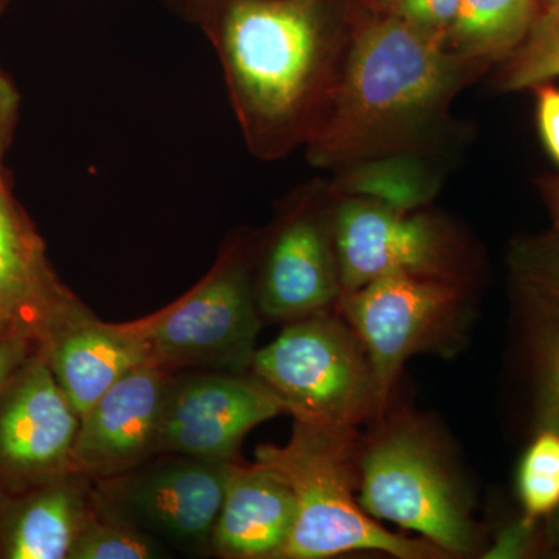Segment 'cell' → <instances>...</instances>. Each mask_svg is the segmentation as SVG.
<instances>
[{"label":"cell","instance_id":"cell-1","mask_svg":"<svg viewBox=\"0 0 559 559\" xmlns=\"http://www.w3.org/2000/svg\"><path fill=\"white\" fill-rule=\"evenodd\" d=\"M485 69L395 14L359 25L305 145L308 159L348 170L428 148L454 98Z\"/></svg>","mask_w":559,"mask_h":559},{"label":"cell","instance_id":"cell-2","mask_svg":"<svg viewBox=\"0 0 559 559\" xmlns=\"http://www.w3.org/2000/svg\"><path fill=\"white\" fill-rule=\"evenodd\" d=\"M250 153L274 160L307 145L347 50L325 0H223L201 22Z\"/></svg>","mask_w":559,"mask_h":559},{"label":"cell","instance_id":"cell-3","mask_svg":"<svg viewBox=\"0 0 559 559\" xmlns=\"http://www.w3.org/2000/svg\"><path fill=\"white\" fill-rule=\"evenodd\" d=\"M356 429L294 419L285 447H260L255 463L280 477L296 499V521L282 559H325L352 551H381L400 559L447 557L426 539L389 532L358 500Z\"/></svg>","mask_w":559,"mask_h":559},{"label":"cell","instance_id":"cell-4","mask_svg":"<svg viewBox=\"0 0 559 559\" xmlns=\"http://www.w3.org/2000/svg\"><path fill=\"white\" fill-rule=\"evenodd\" d=\"M250 369L300 421L356 429L384 411L366 349L329 310L293 320Z\"/></svg>","mask_w":559,"mask_h":559},{"label":"cell","instance_id":"cell-5","mask_svg":"<svg viewBox=\"0 0 559 559\" xmlns=\"http://www.w3.org/2000/svg\"><path fill=\"white\" fill-rule=\"evenodd\" d=\"M358 500L373 520L418 533L447 555L471 554L476 528L436 443L423 429L392 425L359 447Z\"/></svg>","mask_w":559,"mask_h":559},{"label":"cell","instance_id":"cell-6","mask_svg":"<svg viewBox=\"0 0 559 559\" xmlns=\"http://www.w3.org/2000/svg\"><path fill=\"white\" fill-rule=\"evenodd\" d=\"M260 316L248 250L234 245L186 296L131 323L151 362L164 369L210 367L245 373L255 356Z\"/></svg>","mask_w":559,"mask_h":559},{"label":"cell","instance_id":"cell-7","mask_svg":"<svg viewBox=\"0 0 559 559\" xmlns=\"http://www.w3.org/2000/svg\"><path fill=\"white\" fill-rule=\"evenodd\" d=\"M463 301L462 283L411 274L342 293L337 308L366 349L382 409L406 360L451 336Z\"/></svg>","mask_w":559,"mask_h":559},{"label":"cell","instance_id":"cell-8","mask_svg":"<svg viewBox=\"0 0 559 559\" xmlns=\"http://www.w3.org/2000/svg\"><path fill=\"white\" fill-rule=\"evenodd\" d=\"M330 218L342 293L395 274L460 282L459 242L436 216L340 194L330 204Z\"/></svg>","mask_w":559,"mask_h":559},{"label":"cell","instance_id":"cell-9","mask_svg":"<svg viewBox=\"0 0 559 559\" xmlns=\"http://www.w3.org/2000/svg\"><path fill=\"white\" fill-rule=\"evenodd\" d=\"M231 460L179 455L105 480L117 520L186 547L212 543Z\"/></svg>","mask_w":559,"mask_h":559},{"label":"cell","instance_id":"cell-10","mask_svg":"<svg viewBox=\"0 0 559 559\" xmlns=\"http://www.w3.org/2000/svg\"><path fill=\"white\" fill-rule=\"evenodd\" d=\"M80 421L46 359L28 356L0 392V481L35 487L73 473Z\"/></svg>","mask_w":559,"mask_h":559},{"label":"cell","instance_id":"cell-11","mask_svg":"<svg viewBox=\"0 0 559 559\" xmlns=\"http://www.w3.org/2000/svg\"><path fill=\"white\" fill-rule=\"evenodd\" d=\"M193 374L171 381L162 411L159 452L234 460L250 430L286 412L255 374Z\"/></svg>","mask_w":559,"mask_h":559},{"label":"cell","instance_id":"cell-12","mask_svg":"<svg viewBox=\"0 0 559 559\" xmlns=\"http://www.w3.org/2000/svg\"><path fill=\"white\" fill-rule=\"evenodd\" d=\"M304 198L282 221L267 246L255 283L260 314L297 320L329 310L342 296L330 205Z\"/></svg>","mask_w":559,"mask_h":559},{"label":"cell","instance_id":"cell-13","mask_svg":"<svg viewBox=\"0 0 559 559\" xmlns=\"http://www.w3.org/2000/svg\"><path fill=\"white\" fill-rule=\"evenodd\" d=\"M170 370L145 362L124 374L81 418L73 473L108 479L143 465L159 452Z\"/></svg>","mask_w":559,"mask_h":559},{"label":"cell","instance_id":"cell-14","mask_svg":"<svg viewBox=\"0 0 559 559\" xmlns=\"http://www.w3.org/2000/svg\"><path fill=\"white\" fill-rule=\"evenodd\" d=\"M36 348L80 419L124 374L151 360L132 323L102 322L80 301L51 320Z\"/></svg>","mask_w":559,"mask_h":559},{"label":"cell","instance_id":"cell-15","mask_svg":"<svg viewBox=\"0 0 559 559\" xmlns=\"http://www.w3.org/2000/svg\"><path fill=\"white\" fill-rule=\"evenodd\" d=\"M46 255V246L7 183L0 186V337L36 345L60 312L76 304Z\"/></svg>","mask_w":559,"mask_h":559},{"label":"cell","instance_id":"cell-16","mask_svg":"<svg viewBox=\"0 0 559 559\" xmlns=\"http://www.w3.org/2000/svg\"><path fill=\"white\" fill-rule=\"evenodd\" d=\"M296 521L288 485L259 463L231 460L226 495L210 546L221 557L278 558Z\"/></svg>","mask_w":559,"mask_h":559},{"label":"cell","instance_id":"cell-17","mask_svg":"<svg viewBox=\"0 0 559 559\" xmlns=\"http://www.w3.org/2000/svg\"><path fill=\"white\" fill-rule=\"evenodd\" d=\"M75 474V473H70ZM70 474L35 485L11 502L0 522V554L9 559H68L90 516Z\"/></svg>","mask_w":559,"mask_h":559},{"label":"cell","instance_id":"cell-18","mask_svg":"<svg viewBox=\"0 0 559 559\" xmlns=\"http://www.w3.org/2000/svg\"><path fill=\"white\" fill-rule=\"evenodd\" d=\"M536 16L535 0H460L447 46L489 68L516 51Z\"/></svg>","mask_w":559,"mask_h":559},{"label":"cell","instance_id":"cell-19","mask_svg":"<svg viewBox=\"0 0 559 559\" xmlns=\"http://www.w3.org/2000/svg\"><path fill=\"white\" fill-rule=\"evenodd\" d=\"M525 311L539 428L559 432V314L520 293Z\"/></svg>","mask_w":559,"mask_h":559},{"label":"cell","instance_id":"cell-20","mask_svg":"<svg viewBox=\"0 0 559 559\" xmlns=\"http://www.w3.org/2000/svg\"><path fill=\"white\" fill-rule=\"evenodd\" d=\"M521 521L538 527L559 509V432L539 428L522 455L516 476Z\"/></svg>","mask_w":559,"mask_h":559},{"label":"cell","instance_id":"cell-21","mask_svg":"<svg viewBox=\"0 0 559 559\" xmlns=\"http://www.w3.org/2000/svg\"><path fill=\"white\" fill-rule=\"evenodd\" d=\"M496 79L503 92L535 90L559 79V7L536 16L527 38L502 62Z\"/></svg>","mask_w":559,"mask_h":559},{"label":"cell","instance_id":"cell-22","mask_svg":"<svg viewBox=\"0 0 559 559\" xmlns=\"http://www.w3.org/2000/svg\"><path fill=\"white\" fill-rule=\"evenodd\" d=\"M510 266L520 293L559 314V229L516 242Z\"/></svg>","mask_w":559,"mask_h":559},{"label":"cell","instance_id":"cell-23","mask_svg":"<svg viewBox=\"0 0 559 559\" xmlns=\"http://www.w3.org/2000/svg\"><path fill=\"white\" fill-rule=\"evenodd\" d=\"M159 557L156 544L127 522L114 516L103 520L90 513L68 559H151Z\"/></svg>","mask_w":559,"mask_h":559},{"label":"cell","instance_id":"cell-24","mask_svg":"<svg viewBox=\"0 0 559 559\" xmlns=\"http://www.w3.org/2000/svg\"><path fill=\"white\" fill-rule=\"evenodd\" d=\"M459 5L460 0H392L390 13L447 43Z\"/></svg>","mask_w":559,"mask_h":559},{"label":"cell","instance_id":"cell-25","mask_svg":"<svg viewBox=\"0 0 559 559\" xmlns=\"http://www.w3.org/2000/svg\"><path fill=\"white\" fill-rule=\"evenodd\" d=\"M21 112V94L13 79L0 64V186L7 183L3 178V157L13 142L14 131Z\"/></svg>","mask_w":559,"mask_h":559},{"label":"cell","instance_id":"cell-26","mask_svg":"<svg viewBox=\"0 0 559 559\" xmlns=\"http://www.w3.org/2000/svg\"><path fill=\"white\" fill-rule=\"evenodd\" d=\"M535 91L540 138L559 165V90L550 83H544L536 86Z\"/></svg>","mask_w":559,"mask_h":559},{"label":"cell","instance_id":"cell-27","mask_svg":"<svg viewBox=\"0 0 559 559\" xmlns=\"http://www.w3.org/2000/svg\"><path fill=\"white\" fill-rule=\"evenodd\" d=\"M538 527L516 521L511 527L503 530L495 546L488 551L487 558H521L532 550Z\"/></svg>","mask_w":559,"mask_h":559},{"label":"cell","instance_id":"cell-28","mask_svg":"<svg viewBox=\"0 0 559 559\" xmlns=\"http://www.w3.org/2000/svg\"><path fill=\"white\" fill-rule=\"evenodd\" d=\"M33 345L24 337H0V392L32 355Z\"/></svg>","mask_w":559,"mask_h":559},{"label":"cell","instance_id":"cell-29","mask_svg":"<svg viewBox=\"0 0 559 559\" xmlns=\"http://www.w3.org/2000/svg\"><path fill=\"white\" fill-rule=\"evenodd\" d=\"M221 2H223V0H178L179 5L186 11L187 16L193 17V20L200 22V24Z\"/></svg>","mask_w":559,"mask_h":559},{"label":"cell","instance_id":"cell-30","mask_svg":"<svg viewBox=\"0 0 559 559\" xmlns=\"http://www.w3.org/2000/svg\"><path fill=\"white\" fill-rule=\"evenodd\" d=\"M543 193L549 205L555 229H559V178L543 180Z\"/></svg>","mask_w":559,"mask_h":559},{"label":"cell","instance_id":"cell-31","mask_svg":"<svg viewBox=\"0 0 559 559\" xmlns=\"http://www.w3.org/2000/svg\"><path fill=\"white\" fill-rule=\"evenodd\" d=\"M544 543L549 546V549L559 554V509L547 520Z\"/></svg>","mask_w":559,"mask_h":559},{"label":"cell","instance_id":"cell-32","mask_svg":"<svg viewBox=\"0 0 559 559\" xmlns=\"http://www.w3.org/2000/svg\"><path fill=\"white\" fill-rule=\"evenodd\" d=\"M11 2H13V0H0V16L5 13L7 9L11 5Z\"/></svg>","mask_w":559,"mask_h":559},{"label":"cell","instance_id":"cell-33","mask_svg":"<svg viewBox=\"0 0 559 559\" xmlns=\"http://www.w3.org/2000/svg\"><path fill=\"white\" fill-rule=\"evenodd\" d=\"M549 7H559V0H546Z\"/></svg>","mask_w":559,"mask_h":559},{"label":"cell","instance_id":"cell-34","mask_svg":"<svg viewBox=\"0 0 559 559\" xmlns=\"http://www.w3.org/2000/svg\"><path fill=\"white\" fill-rule=\"evenodd\" d=\"M389 3H392V0H389Z\"/></svg>","mask_w":559,"mask_h":559}]
</instances>
